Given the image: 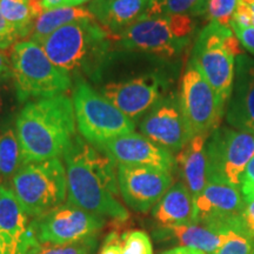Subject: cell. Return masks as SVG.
Masks as SVG:
<instances>
[{"label":"cell","instance_id":"cell-1","mask_svg":"<svg viewBox=\"0 0 254 254\" xmlns=\"http://www.w3.org/2000/svg\"><path fill=\"white\" fill-rule=\"evenodd\" d=\"M63 158L67 202L104 219H128V211L119 200L117 164L109 155L77 134Z\"/></svg>","mask_w":254,"mask_h":254},{"label":"cell","instance_id":"cell-2","mask_svg":"<svg viewBox=\"0 0 254 254\" xmlns=\"http://www.w3.org/2000/svg\"><path fill=\"white\" fill-rule=\"evenodd\" d=\"M14 127L24 165L63 157L77 135L73 100L59 94L30 101Z\"/></svg>","mask_w":254,"mask_h":254},{"label":"cell","instance_id":"cell-3","mask_svg":"<svg viewBox=\"0 0 254 254\" xmlns=\"http://www.w3.org/2000/svg\"><path fill=\"white\" fill-rule=\"evenodd\" d=\"M114 43L112 34L97 20H81L60 27L43 43L57 67L69 77H99Z\"/></svg>","mask_w":254,"mask_h":254},{"label":"cell","instance_id":"cell-4","mask_svg":"<svg viewBox=\"0 0 254 254\" xmlns=\"http://www.w3.org/2000/svg\"><path fill=\"white\" fill-rule=\"evenodd\" d=\"M244 53L243 46L231 27L214 21L200 31L192 51V58L211 85L221 106L230 100L236 77V59Z\"/></svg>","mask_w":254,"mask_h":254},{"label":"cell","instance_id":"cell-5","mask_svg":"<svg viewBox=\"0 0 254 254\" xmlns=\"http://www.w3.org/2000/svg\"><path fill=\"white\" fill-rule=\"evenodd\" d=\"M9 62L19 103L64 94L71 87L72 78L51 62L43 46L36 41L14 44Z\"/></svg>","mask_w":254,"mask_h":254},{"label":"cell","instance_id":"cell-6","mask_svg":"<svg viewBox=\"0 0 254 254\" xmlns=\"http://www.w3.org/2000/svg\"><path fill=\"white\" fill-rule=\"evenodd\" d=\"M194 27L189 15H142L112 37L114 43L126 50L172 58L187 46Z\"/></svg>","mask_w":254,"mask_h":254},{"label":"cell","instance_id":"cell-7","mask_svg":"<svg viewBox=\"0 0 254 254\" xmlns=\"http://www.w3.org/2000/svg\"><path fill=\"white\" fill-rule=\"evenodd\" d=\"M11 189L27 217H39L67 198L65 164L60 158L25 164L12 178Z\"/></svg>","mask_w":254,"mask_h":254},{"label":"cell","instance_id":"cell-8","mask_svg":"<svg viewBox=\"0 0 254 254\" xmlns=\"http://www.w3.org/2000/svg\"><path fill=\"white\" fill-rule=\"evenodd\" d=\"M72 100L78 131L92 145L99 146L134 131V122L86 81L77 82Z\"/></svg>","mask_w":254,"mask_h":254},{"label":"cell","instance_id":"cell-9","mask_svg":"<svg viewBox=\"0 0 254 254\" xmlns=\"http://www.w3.org/2000/svg\"><path fill=\"white\" fill-rule=\"evenodd\" d=\"M179 103L193 136L207 138L219 128L225 107L193 59H190L183 75Z\"/></svg>","mask_w":254,"mask_h":254},{"label":"cell","instance_id":"cell-10","mask_svg":"<svg viewBox=\"0 0 254 254\" xmlns=\"http://www.w3.org/2000/svg\"><path fill=\"white\" fill-rule=\"evenodd\" d=\"M207 180L241 185L244 172L254 157V134L233 127H219L207 147Z\"/></svg>","mask_w":254,"mask_h":254},{"label":"cell","instance_id":"cell-11","mask_svg":"<svg viewBox=\"0 0 254 254\" xmlns=\"http://www.w3.org/2000/svg\"><path fill=\"white\" fill-rule=\"evenodd\" d=\"M105 219L66 202L33 218L28 232L40 244H73L95 237Z\"/></svg>","mask_w":254,"mask_h":254},{"label":"cell","instance_id":"cell-12","mask_svg":"<svg viewBox=\"0 0 254 254\" xmlns=\"http://www.w3.org/2000/svg\"><path fill=\"white\" fill-rule=\"evenodd\" d=\"M245 205L239 187L208 179L204 190L194 199V224L224 233L236 231L245 234L241 220Z\"/></svg>","mask_w":254,"mask_h":254},{"label":"cell","instance_id":"cell-13","mask_svg":"<svg viewBox=\"0 0 254 254\" xmlns=\"http://www.w3.org/2000/svg\"><path fill=\"white\" fill-rule=\"evenodd\" d=\"M117 174L124 202L141 213L153 208L173 185L171 172L158 168L117 165Z\"/></svg>","mask_w":254,"mask_h":254},{"label":"cell","instance_id":"cell-14","mask_svg":"<svg viewBox=\"0 0 254 254\" xmlns=\"http://www.w3.org/2000/svg\"><path fill=\"white\" fill-rule=\"evenodd\" d=\"M165 80L159 74L139 75L122 82H110L101 94L128 118L135 120L164 99Z\"/></svg>","mask_w":254,"mask_h":254},{"label":"cell","instance_id":"cell-15","mask_svg":"<svg viewBox=\"0 0 254 254\" xmlns=\"http://www.w3.org/2000/svg\"><path fill=\"white\" fill-rule=\"evenodd\" d=\"M141 134L171 153L179 152L193 138L180 107L179 99L164 98L140 124Z\"/></svg>","mask_w":254,"mask_h":254},{"label":"cell","instance_id":"cell-16","mask_svg":"<svg viewBox=\"0 0 254 254\" xmlns=\"http://www.w3.org/2000/svg\"><path fill=\"white\" fill-rule=\"evenodd\" d=\"M95 147L109 155L117 165L152 167L166 172H172L176 166V158L171 152L154 144L145 135L134 132Z\"/></svg>","mask_w":254,"mask_h":254},{"label":"cell","instance_id":"cell-17","mask_svg":"<svg viewBox=\"0 0 254 254\" xmlns=\"http://www.w3.org/2000/svg\"><path fill=\"white\" fill-rule=\"evenodd\" d=\"M226 120L233 128L254 134V59L246 55L236 59V77Z\"/></svg>","mask_w":254,"mask_h":254},{"label":"cell","instance_id":"cell-18","mask_svg":"<svg viewBox=\"0 0 254 254\" xmlns=\"http://www.w3.org/2000/svg\"><path fill=\"white\" fill-rule=\"evenodd\" d=\"M28 217L11 187L0 185V245L5 254H23L28 234Z\"/></svg>","mask_w":254,"mask_h":254},{"label":"cell","instance_id":"cell-19","mask_svg":"<svg viewBox=\"0 0 254 254\" xmlns=\"http://www.w3.org/2000/svg\"><path fill=\"white\" fill-rule=\"evenodd\" d=\"M150 0H92L88 9L111 34H118L139 20Z\"/></svg>","mask_w":254,"mask_h":254},{"label":"cell","instance_id":"cell-20","mask_svg":"<svg viewBox=\"0 0 254 254\" xmlns=\"http://www.w3.org/2000/svg\"><path fill=\"white\" fill-rule=\"evenodd\" d=\"M207 138L195 135L178 152L176 165L179 168L184 184L194 200L207 184Z\"/></svg>","mask_w":254,"mask_h":254},{"label":"cell","instance_id":"cell-21","mask_svg":"<svg viewBox=\"0 0 254 254\" xmlns=\"http://www.w3.org/2000/svg\"><path fill=\"white\" fill-rule=\"evenodd\" d=\"M152 215L164 228L194 224V200L185 184H173L152 209Z\"/></svg>","mask_w":254,"mask_h":254},{"label":"cell","instance_id":"cell-22","mask_svg":"<svg viewBox=\"0 0 254 254\" xmlns=\"http://www.w3.org/2000/svg\"><path fill=\"white\" fill-rule=\"evenodd\" d=\"M163 234L176 238L184 247H190L201 251L205 254H213L218 251L224 241L226 240L227 234L214 228L205 226L200 224H190L185 226H176L164 228Z\"/></svg>","mask_w":254,"mask_h":254},{"label":"cell","instance_id":"cell-23","mask_svg":"<svg viewBox=\"0 0 254 254\" xmlns=\"http://www.w3.org/2000/svg\"><path fill=\"white\" fill-rule=\"evenodd\" d=\"M81 20H97L88 7H60L45 11L34 20L31 32V40L41 44L53 32L71 23Z\"/></svg>","mask_w":254,"mask_h":254},{"label":"cell","instance_id":"cell-24","mask_svg":"<svg viewBox=\"0 0 254 254\" xmlns=\"http://www.w3.org/2000/svg\"><path fill=\"white\" fill-rule=\"evenodd\" d=\"M23 165L15 127L5 126L0 131V179L2 185L4 183L11 184L12 178Z\"/></svg>","mask_w":254,"mask_h":254},{"label":"cell","instance_id":"cell-25","mask_svg":"<svg viewBox=\"0 0 254 254\" xmlns=\"http://www.w3.org/2000/svg\"><path fill=\"white\" fill-rule=\"evenodd\" d=\"M0 12L17 32L19 39L31 36L34 19L28 0H0Z\"/></svg>","mask_w":254,"mask_h":254},{"label":"cell","instance_id":"cell-26","mask_svg":"<svg viewBox=\"0 0 254 254\" xmlns=\"http://www.w3.org/2000/svg\"><path fill=\"white\" fill-rule=\"evenodd\" d=\"M207 0H150L145 15H189L206 13Z\"/></svg>","mask_w":254,"mask_h":254},{"label":"cell","instance_id":"cell-27","mask_svg":"<svg viewBox=\"0 0 254 254\" xmlns=\"http://www.w3.org/2000/svg\"><path fill=\"white\" fill-rule=\"evenodd\" d=\"M97 247L98 240L95 237L78 243L55 245V244L38 243L28 232L26 247L23 254H93Z\"/></svg>","mask_w":254,"mask_h":254},{"label":"cell","instance_id":"cell-28","mask_svg":"<svg viewBox=\"0 0 254 254\" xmlns=\"http://www.w3.org/2000/svg\"><path fill=\"white\" fill-rule=\"evenodd\" d=\"M239 0H207L206 13L211 21L230 27Z\"/></svg>","mask_w":254,"mask_h":254},{"label":"cell","instance_id":"cell-29","mask_svg":"<svg viewBox=\"0 0 254 254\" xmlns=\"http://www.w3.org/2000/svg\"><path fill=\"white\" fill-rule=\"evenodd\" d=\"M122 254H153V246L144 231H127L122 236Z\"/></svg>","mask_w":254,"mask_h":254},{"label":"cell","instance_id":"cell-30","mask_svg":"<svg viewBox=\"0 0 254 254\" xmlns=\"http://www.w3.org/2000/svg\"><path fill=\"white\" fill-rule=\"evenodd\" d=\"M213 254H254V238L231 231L224 244Z\"/></svg>","mask_w":254,"mask_h":254},{"label":"cell","instance_id":"cell-31","mask_svg":"<svg viewBox=\"0 0 254 254\" xmlns=\"http://www.w3.org/2000/svg\"><path fill=\"white\" fill-rule=\"evenodd\" d=\"M231 30L240 41L243 49L254 56V26L244 27L240 25L231 23Z\"/></svg>","mask_w":254,"mask_h":254},{"label":"cell","instance_id":"cell-32","mask_svg":"<svg viewBox=\"0 0 254 254\" xmlns=\"http://www.w3.org/2000/svg\"><path fill=\"white\" fill-rule=\"evenodd\" d=\"M17 39H19L17 32L0 12V50L8 49L9 46L14 45Z\"/></svg>","mask_w":254,"mask_h":254},{"label":"cell","instance_id":"cell-33","mask_svg":"<svg viewBox=\"0 0 254 254\" xmlns=\"http://www.w3.org/2000/svg\"><path fill=\"white\" fill-rule=\"evenodd\" d=\"M240 190L243 193L245 201L254 198V157L247 165L243 179H241Z\"/></svg>","mask_w":254,"mask_h":254},{"label":"cell","instance_id":"cell-34","mask_svg":"<svg viewBox=\"0 0 254 254\" xmlns=\"http://www.w3.org/2000/svg\"><path fill=\"white\" fill-rule=\"evenodd\" d=\"M241 220H243L245 234L254 238V198L246 201L245 208H244L243 215H241Z\"/></svg>","mask_w":254,"mask_h":254},{"label":"cell","instance_id":"cell-35","mask_svg":"<svg viewBox=\"0 0 254 254\" xmlns=\"http://www.w3.org/2000/svg\"><path fill=\"white\" fill-rule=\"evenodd\" d=\"M99 254H122V238L116 232L109 234L105 239Z\"/></svg>","mask_w":254,"mask_h":254},{"label":"cell","instance_id":"cell-36","mask_svg":"<svg viewBox=\"0 0 254 254\" xmlns=\"http://www.w3.org/2000/svg\"><path fill=\"white\" fill-rule=\"evenodd\" d=\"M12 82H13L12 73L0 77V118H1V117L4 116V113L6 112V107H7L6 95L11 93L8 85L12 84Z\"/></svg>","mask_w":254,"mask_h":254},{"label":"cell","instance_id":"cell-37","mask_svg":"<svg viewBox=\"0 0 254 254\" xmlns=\"http://www.w3.org/2000/svg\"><path fill=\"white\" fill-rule=\"evenodd\" d=\"M9 73H11V62H9L7 57L0 51V77L9 74Z\"/></svg>","mask_w":254,"mask_h":254},{"label":"cell","instance_id":"cell-38","mask_svg":"<svg viewBox=\"0 0 254 254\" xmlns=\"http://www.w3.org/2000/svg\"><path fill=\"white\" fill-rule=\"evenodd\" d=\"M64 4H65V0H43V6L45 11L64 7Z\"/></svg>","mask_w":254,"mask_h":254},{"label":"cell","instance_id":"cell-39","mask_svg":"<svg viewBox=\"0 0 254 254\" xmlns=\"http://www.w3.org/2000/svg\"><path fill=\"white\" fill-rule=\"evenodd\" d=\"M87 1H90V0H65L64 7H79V6L85 4V2Z\"/></svg>","mask_w":254,"mask_h":254},{"label":"cell","instance_id":"cell-40","mask_svg":"<svg viewBox=\"0 0 254 254\" xmlns=\"http://www.w3.org/2000/svg\"><path fill=\"white\" fill-rule=\"evenodd\" d=\"M163 254H184V247H174V249H171L168 251H165Z\"/></svg>","mask_w":254,"mask_h":254},{"label":"cell","instance_id":"cell-41","mask_svg":"<svg viewBox=\"0 0 254 254\" xmlns=\"http://www.w3.org/2000/svg\"><path fill=\"white\" fill-rule=\"evenodd\" d=\"M244 1H245L246 4L250 6L251 13H252V24L254 26V0H244Z\"/></svg>","mask_w":254,"mask_h":254},{"label":"cell","instance_id":"cell-42","mask_svg":"<svg viewBox=\"0 0 254 254\" xmlns=\"http://www.w3.org/2000/svg\"><path fill=\"white\" fill-rule=\"evenodd\" d=\"M0 254H5L4 250H2V247H1V245H0Z\"/></svg>","mask_w":254,"mask_h":254},{"label":"cell","instance_id":"cell-43","mask_svg":"<svg viewBox=\"0 0 254 254\" xmlns=\"http://www.w3.org/2000/svg\"><path fill=\"white\" fill-rule=\"evenodd\" d=\"M0 185H2V183H1V179H0Z\"/></svg>","mask_w":254,"mask_h":254}]
</instances>
